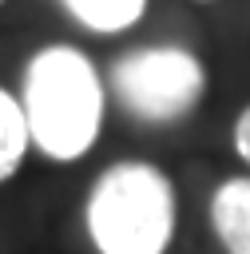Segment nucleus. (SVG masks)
Segmentation results:
<instances>
[{
    "instance_id": "nucleus-1",
    "label": "nucleus",
    "mask_w": 250,
    "mask_h": 254,
    "mask_svg": "<svg viewBox=\"0 0 250 254\" xmlns=\"http://www.w3.org/2000/svg\"><path fill=\"white\" fill-rule=\"evenodd\" d=\"M20 107L32 143L48 159H83L103 127V87L95 64L71 44L40 48L24 67Z\"/></svg>"
},
{
    "instance_id": "nucleus-2",
    "label": "nucleus",
    "mask_w": 250,
    "mask_h": 254,
    "mask_svg": "<svg viewBox=\"0 0 250 254\" xmlns=\"http://www.w3.org/2000/svg\"><path fill=\"white\" fill-rule=\"evenodd\" d=\"M87 234L99 254H163L175 234V187L151 163L107 167L87 194Z\"/></svg>"
},
{
    "instance_id": "nucleus-3",
    "label": "nucleus",
    "mask_w": 250,
    "mask_h": 254,
    "mask_svg": "<svg viewBox=\"0 0 250 254\" xmlns=\"http://www.w3.org/2000/svg\"><path fill=\"white\" fill-rule=\"evenodd\" d=\"M111 91L131 119L151 127H171L202 103L206 71L187 48L175 44L135 48L115 60Z\"/></svg>"
},
{
    "instance_id": "nucleus-4",
    "label": "nucleus",
    "mask_w": 250,
    "mask_h": 254,
    "mask_svg": "<svg viewBox=\"0 0 250 254\" xmlns=\"http://www.w3.org/2000/svg\"><path fill=\"white\" fill-rule=\"evenodd\" d=\"M210 226L230 254H250V179H226L210 198Z\"/></svg>"
},
{
    "instance_id": "nucleus-5",
    "label": "nucleus",
    "mask_w": 250,
    "mask_h": 254,
    "mask_svg": "<svg viewBox=\"0 0 250 254\" xmlns=\"http://www.w3.org/2000/svg\"><path fill=\"white\" fill-rule=\"evenodd\" d=\"M60 4H63L87 32H103V36L131 28V24L143 16V8H147V0H60Z\"/></svg>"
},
{
    "instance_id": "nucleus-6",
    "label": "nucleus",
    "mask_w": 250,
    "mask_h": 254,
    "mask_svg": "<svg viewBox=\"0 0 250 254\" xmlns=\"http://www.w3.org/2000/svg\"><path fill=\"white\" fill-rule=\"evenodd\" d=\"M28 143H32V135H28L24 107L12 91L0 87V183L20 171V163L28 155Z\"/></svg>"
},
{
    "instance_id": "nucleus-7",
    "label": "nucleus",
    "mask_w": 250,
    "mask_h": 254,
    "mask_svg": "<svg viewBox=\"0 0 250 254\" xmlns=\"http://www.w3.org/2000/svg\"><path fill=\"white\" fill-rule=\"evenodd\" d=\"M234 151L250 163V107L238 115V123H234Z\"/></svg>"
},
{
    "instance_id": "nucleus-8",
    "label": "nucleus",
    "mask_w": 250,
    "mask_h": 254,
    "mask_svg": "<svg viewBox=\"0 0 250 254\" xmlns=\"http://www.w3.org/2000/svg\"><path fill=\"white\" fill-rule=\"evenodd\" d=\"M0 4H4V0H0Z\"/></svg>"
},
{
    "instance_id": "nucleus-9",
    "label": "nucleus",
    "mask_w": 250,
    "mask_h": 254,
    "mask_svg": "<svg viewBox=\"0 0 250 254\" xmlns=\"http://www.w3.org/2000/svg\"><path fill=\"white\" fill-rule=\"evenodd\" d=\"M202 4H206V0H202Z\"/></svg>"
}]
</instances>
